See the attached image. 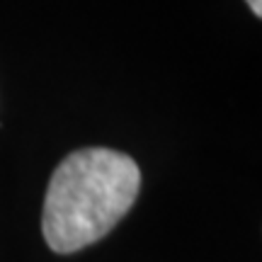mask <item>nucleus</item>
<instances>
[{
    "label": "nucleus",
    "instance_id": "2",
    "mask_svg": "<svg viewBox=\"0 0 262 262\" xmlns=\"http://www.w3.org/2000/svg\"><path fill=\"white\" fill-rule=\"evenodd\" d=\"M245 3H248V8H250L255 15L260 17V15H262V0H245Z\"/></svg>",
    "mask_w": 262,
    "mask_h": 262
},
{
    "label": "nucleus",
    "instance_id": "1",
    "mask_svg": "<svg viewBox=\"0 0 262 262\" xmlns=\"http://www.w3.org/2000/svg\"><path fill=\"white\" fill-rule=\"evenodd\" d=\"M141 189L136 160L112 148H80L51 175L41 231L54 253L68 255L97 243L129 214Z\"/></svg>",
    "mask_w": 262,
    "mask_h": 262
}]
</instances>
